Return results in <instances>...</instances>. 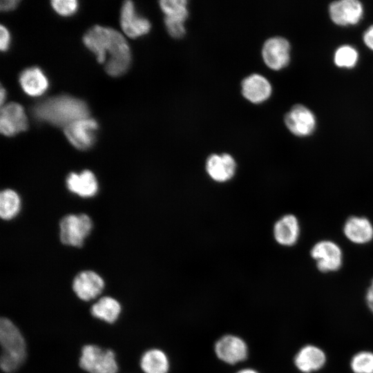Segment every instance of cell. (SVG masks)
Masks as SVG:
<instances>
[{"label": "cell", "instance_id": "obj_29", "mask_svg": "<svg viewBox=\"0 0 373 373\" xmlns=\"http://www.w3.org/2000/svg\"><path fill=\"white\" fill-rule=\"evenodd\" d=\"M184 21L164 17V23L169 35L174 38H180L185 34Z\"/></svg>", "mask_w": 373, "mask_h": 373}, {"label": "cell", "instance_id": "obj_19", "mask_svg": "<svg viewBox=\"0 0 373 373\" xmlns=\"http://www.w3.org/2000/svg\"><path fill=\"white\" fill-rule=\"evenodd\" d=\"M19 82L23 92L30 97L42 95L49 86L47 77L38 67L23 70L19 75Z\"/></svg>", "mask_w": 373, "mask_h": 373}, {"label": "cell", "instance_id": "obj_27", "mask_svg": "<svg viewBox=\"0 0 373 373\" xmlns=\"http://www.w3.org/2000/svg\"><path fill=\"white\" fill-rule=\"evenodd\" d=\"M350 366L354 373H373V353H357L352 358Z\"/></svg>", "mask_w": 373, "mask_h": 373}, {"label": "cell", "instance_id": "obj_16", "mask_svg": "<svg viewBox=\"0 0 373 373\" xmlns=\"http://www.w3.org/2000/svg\"><path fill=\"white\" fill-rule=\"evenodd\" d=\"M89 312L93 318L108 325H113L121 316L122 306L115 298L102 295L90 303Z\"/></svg>", "mask_w": 373, "mask_h": 373}, {"label": "cell", "instance_id": "obj_13", "mask_svg": "<svg viewBox=\"0 0 373 373\" xmlns=\"http://www.w3.org/2000/svg\"><path fill=\"white\" fill-rule=\"evenodd\" d=\"M28 128V119L21 105L8 103L1 107L0 131L5 136H14Z\"/></svg>", "mask_w": 373, "mask_h": 373}, {"label": "cell", "instance_id": "obj_11", "mask_svg": "<svg viewBox=\"0 0 373 373\" xmlns=\"http://www.w3.org/2000/svg\"><path fill=\"white\" fill-rule=\"evenodd\" d=\"M328 12L331 20L336 25L353 26L363 18L364 8L358 0H339L329 5Z\"/></svg>", "mask_w": 373, "mask_h": 373}, {"label": "cell", "instance_id": "obj_34", "mask_svg": "<svg viewBox=\"0 0 373 373\" xmlns=\"http://www.w3.org/2000/svg\"><path fill=\"white\" fill-rule=\"evenodd\" d=\"M6 99V89L1 86V90H0V101H1V106H3Z\"/></svg>", "mask_w": 373, "mask_h": 373}, {"label": "cell", "instance_id": "obj_2", "mask_svg": "<svg viewBox=\"0 0 373 373\" xmlns=\"http://www.w3.org/2000/svg\"><path fill=\"white\" fill-rule=\"evenodd\" d=\"M32 112L39 122L66 127L76 120L88 117L89 109L83 100L61 95L38 102L33 106Z\"/></svg>", "mask_w": 373, "mask_h": 373}, {"label": "cell", "instance_id": "obj_35", "mask_svg": "<svg viewBox=\"0 0 373 373\" xmlns=\"http://www.w3.org/2000/svg\"><path fill=\"white\" fill-rule=\"evenodd\" d=\"M236 373H259V372H258L255 370L247 368V369H242V370L237 372Z\"/></svg>", "mask_w": 373, "mask_h": 373}, {"label": "cell", "instance_id": "obj_8", "mask_svg": "<svg viewBox=\"0 0 373 373\" xmlns=\"http://www.w3.org/2000/svg\"><path fill=\"white\" fill-rule=\"evenodd\" d=\"M284 122L287 129L297 137L312 135L316 127V118L314 113L303 104H295L285 114Z\"/></svg>", "mask_w": 373, "mask_h": 373}, {"label": "cell", "instance_id": "obj_24", "mask_svg": "<svg viewBox=\"0 0 373 373\" xmlns=\"http://www.w3.org/2000/svg\"><path fill=\"white\" fill-rule=\"evenodd\" d=\"M21 200L19 195L12 189H5L0 194V216L8 220L15 218L20 211Z\"/></svg>", "mask_w": 373, "mask_h": 373}, {"label": "cell", "instance_id": "obj_1", "mask_svg": "<svg viewBox=\"0 0 373 373\" xmlns=\"http://www.w3.org/2000/svg\"><path fill=\"white\" fill-rule=\"evenodd\" d=\"M83 42L111 77H119L128 69L131 62L129 46L119 32L111 28L95 26L83 37Z\"/></svg>", "mask_w": 373, "mask_h": 373}, {"label": "cell", "instance_id": "obj_15", "mask_svg": "<svg viewBox=\"0 0 373 373\" xmlns=\"http://www.w3.org/2000/svg\"><path fill=\"white\" fill-rule=\"evenodd\" d=\"M120 23L124 32L131 38H137L147 34L151 29V23L139 15L133 3L124 2L120 15Z\"/></svg>", "mask_w": 373, "mask_h": 373}, {"label": "cell", "instance_id": "obj_32", "mask_svg": "<svg viewBox=\"0 0 373 373\" xmlns=\"http://www.w3.org/2000/svg\"><path fill=\"white\" fill-rule=\"evenodd\" d=\"M19 1L17 0H8V1H1L0 3V9L3 12H8L15 10Z\"/></svg>", "mask_w": 373, "mask_h": 373}, {"label": "cell", "instance_id": "obj_22", "mask_svg": "<svg viewBox=\"0 0 373 373\" xmlns=\"http://www.w3.org/2000/svg\"><path fill=\"white\" fill-rule=\"evenodd\" d=\"M325 362V353L320 348L314 345H306L302 347L294 358L296 366L304 373L320 370Z\"/></svg>", "mask_w": 373, "mask_h": 373}, {"label": "cell", "instance_id": "obj_3", "mask_svg": "<svg viewBox=\"0 0 373 373\" xmlns=\"http://www.w3.org/2000/svg\"><path fill=\"white\" fill-rule=\"evenodd\" d=\"M0 370L3 373H15L28 358V344L19 327L10 318H0Z\"/></svg>", "mask_w": 373, "mask_h": 373}, {"label": "cell", "instance_id": "obj_6", "mask_svg": "<svg viewBox=\"0 0 373 373\" xmlns=\"http://www.w3.org/2000/svg\"><path fill=\"white\" fill-rule=\"evenodd\" d=\"M104 279L93 270L79 272L73 278L71 289L81 301L90 303L99 298L104 292Z\"/></svg>", "mask_w": 373, "mask_h": 373}, {"label": "cell", "instance_id": "obj_25", "mask_svg": "<svg viewBox=\"0 0 373 373\" xmlns=\"http://www.w3.org/2000/svg\"><path fill=\"white\" fill-rule=\"evenodd\" d=\"M358 52L349 44L341 45L336 48L334 53V62L338 68H354L358 61Z\"/></svg>", "mask_w": 373, "mask_h": 373}, {"label": "cell", "instance_id": "obj_14", "mask_svg": "<svg viewBox=\"0 0 373 373\" xmlns=\"http://www.w3.org/2000/svg\"><path fill=\"white\" fill-rule=\"evenodd\" d=\"M215 352L221 361L229 364H235L247 358L248 347L241 338L234 335H226L216 342Z\"/></svg>", "mask_w": 373, "mask_h": 373}, {"label": "cell", "instance_id": "obj_20", "mask_svg": "<svg viewBox=\"0 0 373 373\" xmlns=\"http://www.w3.org/2000/svg\"><path fill=\"white\" fill-rule=\"evenodd\" d=\"M343 233L353 243L366 244L373 238V226L365 217L352 216L345 221Z\"/></svg>", "mask_w": 373, "mask_h": 373}, {"label": "cell", "instance_id": "obj_30", "mask_svg": "<svg viewBox=\"0 0 373 373\" xmlns=\"http://www.w3.org/2000/svg\"><path fill=\"white\" fill-rule=\"evenodd\" d=\"M10 44V34L6 27L3 25L0 28V48L1 51H7Z\"/></svg>", "mask_w": 373, "mask_h": 373}, {"label": "cell", "instance_id": "obj_33", "mask_svg": "<svg viewBox=\"0 0 373 373\" xmlns=\"http://www.w3.org/2000/svg\"><path fill=\"white\" fill-rule=\"evenodd\" d=\"M365 298L369 308L373 312V279L372 280L370 287L367 291Z\"/></svg>", "mask_w": 373, "mask_h": 373}, {"label": "cell", "instance_id": "obj_23", "mask_svg": "<svg viewBox=\"0 0 373 373\" xmlns=\"http://www.w3.org/2000/svg\"><path fill=\"white\" fill-rule=\"evenodd\" d=\"M139 365L143 373H167L169 361L162 350L151 348L142 354L139 359Z\"/></svg>", "mask_w": 373, "mask_h": 373}, {"label": "cell", "instance_id": "obj_18", "mask_svg": "<svg viewBox=\"0 0 373 373\" xmlns=\"http://www.w3.org/2000/svg\"><path fill=\"white\" fill-rule=\"evenodd\" d=\"M300 224L293 214H285L274 224L273 235L276 242L284 247L295 245L300 236Z\"/></svg>", "mask_w": 373, "mask_h": 373}, {"label": "cell", "instance_id": "obj_17", "mask_svg": "<svg viewBox=\"0 0 373 373\" xmlns=\"http://www.w3.org/2000/svg\"><path fill=\"white\" fill-rule=\"evenodd\" d=\"M241 90L245 99L251 103L260 104L269 98L272 87L265 77L254 73L242 80Z\"/></svg>", "mask_w": 373, "mask_h": 373}, {"label": "cell", "instance_id": "obj_21", "mask_svg": "<svg viewBox=\"0 0 373 373\" xmlns=\"http://www.w3.org/2000/svg\"><path fill=\"white\" fill-rule=\"evenodd\" d=\"M68 189L82 198L94 196L98 191V183L94 173L84 170L80 173H70L66 178Z\"/></svg>", "mask_w": 373, "mask_h": 373}, {"label": "cell", "instance_id": "obj_10", "mask_svg": "<svg viewBox=\"0 0 373 373\" xmlns=\"http://www.w3.org/2000/svg\"><path fill=\"white\" fill-rule=\"evenodd\" d=\"M290 44L284 37L275 36L267 39L262 48L265 64L274 70L285 68L290 61Z\"/></svg>", "mask_w": 373, "mask_h": 373}, {"label": "cell", "instance_id": "obj_28", "mask_svg": "<svg viewBox=\"0 0 373 373\" xmlns=\"http://www.w3.org/2000/svg\"><path fill=\"white\" fill-rule=\"evenodd\" d=\"M51 6L59 15L68 17L77 12L79 5L75 0H53Z\"/></svg>", "mask_w": 373, "mask_h": 373}, {"label": "cell", "instance_id": "obj_7", "mask_svg": "<svg viewBox=\"0 0 373 373\" xmlns=\"http://www.w3.org/2000/svg\"><path fill=\"white\" fill-rule=\"evenodd\" d=\"M99 128L97 121L88 117L76 120L64 127V134L76 149L86 150L95 143Z\"/></svg>", "mask_w": 373, "mask_h": 373}, {"label": "cell", "instance_id": "obj_31", "mask_svg": "<svg viewBox=\"0 0 373 373\" xmlns=\"http://www.w3.org/2000/svg\"><path fill=\"white\" fill-rule=\"evenodd\" d=\"M364 44L373 51V24L370 26L363 34Z\"/></svg>", "mask_w": 373, "mask_h": 373}, {"label": "cell", "instance_id": "obj_5", "mask_svg": "<svg viewBox=\"0 0 373 373\" xmlns=\"http://www.w3.org/2000/svg\"><path fill=\"white\" fill-rule=\"evenodd\" d=\"M92 227V220L86 214L67 215L60 221V240L64 245L81 247Z\"/></svg>", "mask_w": 373, "mask_h": 373}, {"label": "cell", "instance_id": "obj_4", "mask_svg": "<svg viewBox=\"0 0 373 373\" xmlns=\"http://www.w3.org/2000/svg\"><path fill=\"white\" fill-rule=\"evenodd\" d=\"M78 365L86 373H118L115 352L96 344H86L80 351Z\"/></svg>", "mask_w": 373, "mask_h": 373}, {"label": "cell", "instance_id": "obj_12", "mask_svg": "<svg viewBox=\"0 0 373 373\" xmlns=\"http://www.w3.org/2000/svg\"><path fill=\"white\" fill-rule=\"evenodd\" d=\"M205 171L213 181L225 183L235 176L237 163L229 153H213L209 155L205 162Z\"/></svg>", "mask_w": 373, "mask_h": 373}, {"label": "cell", "instance_id": "obj_9", "mask_svg": "<svg viewBox=\"0 0 373 373\" xmlns=\"http://www.w3.org/2000/svg\"><path fill=\"white\" fill-rule=\"evenodd\" d=\"M310 254L316 261V267L322 272L335 271L343 264V252L341 247L331 240H321L312 248Z\"/></svg>", "mask_w": 373, "mask_h": 373}, {"label": "cell", "instance_id": "obj_26", "mask_svg": "<svg viewBox=\"0 0 373 373\" xmlns=\"http://www.w3.org/2000/svg\"><path fill=\"white\" fill-rule=\"evenodd\" d=\"M187 3L186 0H162L160 6L165 17L184 22L189 15Z\"/></svg>", "mask_w": 373, "mask_h": 373}]
</instances>
